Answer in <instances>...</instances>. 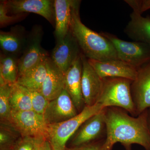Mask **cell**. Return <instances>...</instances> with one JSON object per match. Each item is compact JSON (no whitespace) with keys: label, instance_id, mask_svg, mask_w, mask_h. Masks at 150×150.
<instances>
[{"label":"cell","instance_id":"cell-2","mask_svg":"<svg viewBox=\"0 0 150 150\" xmlns=\"http://www.w3.org/2000/svg\"><path fill=\"white\" fill-rule=\"evenodd\" d=\"M81 1L74 0L71 11L70 30L87 59L98 61L118 59L113 44L106 38L86 26L79 14Z\"/></svg>","mask_w":150,"mask_h":150},{"label":"cell","instance_id":"cell-7","mask_svg":"<svg viewBox=\"0 0 150 150\" xmlns=\"http://www.w3.org/2000/svg\"><path fill=\"white\" fill-rule=\"evenodd\" d=\"M106 136L105 108L89 118L79 127L72 136L73 147L86 144L103 139Z\"/></svg>","mask_w":150,"mask_h":150},{"label":"cell","instance_id":"cell-23","mask_svg":"<svg viewBox=\"0 0 150 150\" xmlns=\"http://www.w3.org/2000/svg\"><path fill=\"white\" fill-rule=\"evenodd\" d=\"M21 137V134L12 123L1 122V150H8L11 147L13 149Z\"/></svg>","mask_w":150,"mask_h":150},{"label":"cell","instance_id":"cell-29","mask_svg":"<svg viewBox=\"0 0 150 150\" xmlns=\"http://www.w3.org/2000/svg\"><path fill=\"white\" fill-rule=\"evenodd\" d=\"M46 139L47 138L44 136L35 137L33 150H44V145Z\"/></svg>","mask_w":150,"mask_h":150},{"label":"cell","instance_id":"cell-20","mask_svg":"<svg viewBox=\"0 0 150 150\" xmlns=\"http://www.w3.org/2000/svg\"><path fill=\"white\" fill-rule=\"evenodd\" d=\"M48 57L43 59L32 69L19 76L16 83L30 91H40L47 74L46 61Z\"/></svg>","mask_w":150,"mask_h":150},{"label":"cell","instance_id":"cell-14","mask_svg":"<svg viewBox=\"0 0 150 150\" xmlns=\"http://www.w3.org/2000/svg\"><path fill=\"white\" fill-rule=\"evenodd\" d=\"M82 63V91L86 106L97 103L103 86V80L89 64L88 59L81 54Z\"/></svg>","mask_w":150,"mask_h":150},{"label":"cell","instance_id":"cell-6","mask_svg":"<svg viewBox=\"0 0 150 150\" xmlns=\"http://www.w3.org/2000/svg\"><path fill=\"white\" fill-rule=\"evenodd\" d=\"M43 33L41 26L35 25L28 35L24 50L18 60V76L32 69L48 57L41 46Z\"/></svg>","mask_w":150,"mask_h":150},{"label":"cell","instance_id":"cell-13","mask_svg":"<svg viewBox=\"0 0 150 150\" xmlns=\"http://www.w3.org/2000/svg\"><path fill=\"white\" fill-rule=\"evenodd\" d=\"M90 65L101 79L121 78L134 81L138 69L119 59L98 61L88 59Z\"/></svg>","mask_w":150,"mask_h":150},{"label":"cell","instance_id":"cell-25","mask_svg":"<svg viewBox=\"0 0 150 150\" xmlns=\"http://www.w3.org/2000/svg\"><path fill=\"white\" fill-rule=\"evenodd\" d=\"M28 90L31 98L32 110L38 114L43 115L49 103V100L40 92Z\"/></svg>","mask_w":150,"mask_h":150},{"label":"cell","instance_id":"cell-1","mask_svg":"<svg viewBox=\"0 0 150 150\" xmlns=\"http://www.w3.org/2000/svg\"><path fill=\"white\" fill-rule=\"evenodd\" d=\"M148 109L134 117L122 108H105V146L112 148L115 144L120 143L126 150H131V145L137 144L145 150H150Z\"/></svg>","mask_w":150,"mask_h":150},{"label":"cell","instance_id":"cell-28","mask_svg":"<svg viewBox=\"0 0 150 150\" xmlns=\"http://www.w3.org/2000/svg\"><path fill=\"white\" fill-rule=\"evenodd\" d=\"M105 139L86 144L73 147L68 150H102L104 147Z\"/></svg>","mask_w":150,"mask_h":150},{"label":"cell","instance_id":"cell-26","mask_svg":"<svg viewBox=\"0 0 150 150\" xmlns=\"http://www.w3.org/2000/svg\"><path fill=\"white\" fill-rule=\"evenodd\" d=\"M24 13L13 15L10 16L8 14V10L4 1H1L0 3V25L1 27L5 26L15 22L19 19L22 18Z\"/></svg>","mask_w":150,"mask_h":150},{"label":"cell","instance_id":"cell-3","mask_svg":"<svg viewBox=\"0 0 150 150\" xmlns=\"http://www.w3.org/2000/svg\"><path fill=\"white\" fill-rule=\"evenodd\" d=\"M103 86L97 103L104 108H119L137 116L131 93L133 81L121 78L103 79Z\"/></svg>","mask_w":150,"mask_h":150},{"label":"cell","instance_id":"cell-33","mask_svg":"<svg viewBox=\"0 0 150 150\" xmlns=\"http://www.w3.org/2000/svg\"><path fill=\"white\" fill-rule=\"evenodd\" d=\"M112 148L106 147V146H105L104 145V148H103V149L102 150H112Z\"/></svg>","mask_w":150,"mask_h":150},{"label":"cell","instance_id":"cell-27","mask_svg":"<svg viewBox=\"0 0 150 150\" xmlns=\"http://www.w3.org/2000/svg\"><path fill=\"white\" fill-rule=\"evenodd\" d=\"M35 138L21 137L17 142L12 150H34Z\"/></svg>","mask_w":150,"mask_h":150},{"label":"cell","instance_id":"cell-16","mask_svg":"<svg viewBox=\"0 0 150 150\" xmlns=\"http://www.w3.org/2000/svg\"><path fill=\"white\" fill-rule=\"evenodd\" d=\"M46 67V77L39 92L50 101L58 97L65 89V75L48 57Z\"/></svg>","mask_w":150,"mask_h":150},{"label":"cell","instance_id":"cell-10","mask_svg":"<svg viewBox=\"0 0 150 150\" xmlns=\"http://www.w3.org/2000/svg\"><path fill=\"white\" fill-rule=\"evenodd\" d=\"M71 97L64 89L55 99L49 101L43 114L47 125L56 124L69 120L79 113Z\"/></svg>","mask_w":150,"mask_h":150},{"label":"cell","instance_id":"cell-24","mask_svg":"<svg viewBox=\"0 0 150 150\" xmlns=\"http://www.w3.org/2000/svg\"><path fill=\"white\" fill-rule=\"evenodd\" d=\"M11 84L6 83L0 85V118L1 122L12 123V110L9 98Z\"/></svg>","mask_w":150,"mask_h":150},{"label":"cell","instance_id":"cell-11","mask_svg":"<svg viewBox=\"0 0 150 150\" xmlns=\"http://www.w3.org/2000/svg\"><path fill=\"white\" fill-rule=\"evenodd\" d=\"M4 1L8 13L13 14L32 13L43 17L52 24L55 21L54 1L9 0Z\"/></svg>","mask_w":150,"mask_h":150},{"label":"cell","instance_id":"cell-15","mask_svg":"<svg viewBox=\"0 0 150 150\" xmlns=\"http://www.w3.org/2000/svg\"><path fill=\"white\" fill-rule=\"evenodd\" d=\"M81 56V55L65 74V89L69 95L79 113L85 106L82 91V63Z\"/></svg>","mask_w":150,"mask_h":150},{"label":"cell","instance_id":"cell-4","mask_svg":"<svg viewBox=\"0 0 150 150\" xmlns=\"http://www.w3.org/2000/svg\"><path fill=\"white\" fill-rule=\"evenodd\" d=\"M104 108L100 103L85 106L77 115L69 120L48 125L47 139L54 150H66V144L81 125L89 118L100 112Z\"/></svg>","mask_w":150,"mask_h":150},{"label":"cell","instance_id":"cell-9","mask_svg":"<svg viewBox=\"0 0 150 150\" xmlns=\"http://www.w3.org/2000/svg\"><path fill=\"white\" fill-rule=\"evenodd\" d=\"M81 54L79 46L70 30L64 38L57 40L51 53V59L55 66L65 75Z\"/></svg>","mask_w":150,"mask_h":150},{"label":"cell","instance_id":"cell-17","mask_svg":"<svg viewBox=\"0 0 150 150\" xmlns=\"http://www.w3.org/2000/svg\"><path fill=\"white\" fill-rule=\"evenodd\" d=\"M27 38L22 27H15L8 32L1 31L0 46L3 54L17 58L23 52Z\"/></svg>","mask_w":150,"mask_h":150},{"label":"cell","instance_id":"cell-21","mask_svg":"<svg viewBox=\"0 0 150 150\" xmlns=\"http://www.w3.org/2000/svg\"><path fill=\"white\" fill-rule=\"evenodd\" d=\"M18 60L15 56L1 54L0 85L16 83L18 76Z\"/></svg>","mask_w":150,"mask_h":150},{"label":"cell","instance_id":"cell-22","mask_svg":"<svg viewBox=\"0 0 150 150\" xmlns=\"http://www.w3.org/2000/svg\"><path fill=\"white\" fill-rule=\"evenodd\" d=\"M9 102L12 111L33 110L28 90L16 83L11 84Z\"/></svg>","mask_w":150,"mask_h":150},{"label":"cell","instance_id":"cell-31","mask_svg":"<svg viewBox=\"0 0 150 150\" xmlns=\"http://www.w3.org/2000/svg\"><path fill=\"white\" fill-rule=\"evenodd\" d=\"M145 7L146 8L149 9L150 8V0H147L145 1Z\"/></svg>","mask_w":150,"mask_h":150},{"label":"cell","instance_id":"cell-18","mask_svg":"<svg viewBox=\"0 0 150 150\" xmlns=\"http://www.w3.org/2000/svg\"><path fill=\"white\" fill-rule=\"evenodd\" d=\"M131 20L124 29V33L134 41L142 42L150 46V17L133 11Z\"/></svg>","mask_w":150,"mask_h":150},{"label":"cell","instance_id":"cell-12","mask_svg":"<svg viewBox=\"0 0 150 150\" xmlns=\"http://www.w3.org/2000/svg\"><path fill=\"white\" fill-rule=\"evenodd\" d=\"M131 93L137 116L150 108V63L138 69Z\"/></svg>","mask_w":150,"mask_h":150},{"label":"cell","instance_id":"cell-32","mask_svg":"<svg viewBox=\"0 0 150 150\" xmlns=\"http://www.w3.org/2000/svg\"><path fill=\"white\" fill-rule=\"evenodd\" d=\"M148 112H149V115H148V125H149V130L150 134V108L149 109H148Z\"/></svg>","mask_w":150,"mask_h":150},{"label":"cell","instance_id":"cell-8","mask_svg":"<svg viewBox=\"0 0 150 150\" xmlns=\"http://www.w3.org/2000/svg\"><path fill=\"white\" fill-rule=\"evenodd\" d=\"M12 123L22 137L44 136L47 138L48 125L43 115L33 110L12 111Z\"/></svg>","mask_w":150,"mask_h":150},{"label":"cell","instance_id":"cell-5","mask_svg":"<svg viewBox=\"0 0 150 150\" xmlns=\"http://www.w3.org/2000/svg\"><path fill=\"white\" fill-rule=\"evenodd\" d=\"M100 34L113 44L119 60L137 69L150 63V46L148 44L138 41H125L107 32Z\"/></svg>","mask_w":150,"mask_h":150},{"label":"cell","instance_id":"cell-30","mask_svg":"<svg viewBox=\"0 0 150 150\" xmlns=\"http://www.w3.org/2000/svg\"><path fill=\"white\" fill-rule=\"evenodd\" d=\"M44 150H54L50 142L46 139L44 145Z\"/></svg>","mask_w":150,"mask_h":150},{"label":"cell","instance_id":"cell-19","mask_svg":"<svg viewBox=\"0 0 150 150\" xmlns=\"http://www.w3.org/2000/svg\"><path fill=\"white\" fill-rule=\"evenodd\" d=\"M73 2L74 0L54 1L55 35L57 41L63 39L69 32Z\"/></svg>","mask_w":150,"mask_h":150}]
</instances>
